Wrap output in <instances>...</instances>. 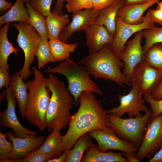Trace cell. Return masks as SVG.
<instances>
[{"label": "cell", "mask_w": 162, "mask_h": 162, "mask_svg": "<svg viewBox=\"0 0 162 162\" xmlns=\"http://www.w3.org/2000/svg\"><path fill=\"white\" fill-rule=\"evenodd\" d=\"M160 0H152L143 3L125 4L118 11L117 16L124 22L136 25L143 21V14L149 8L158 3Z\"/></svg>", "instance_id": "obj_18"}, {"label": "cell", "mask_w": 162, "mask_h": 162, "mask_svg": "<svg viewBox=\"0 0 162 162\" xmlns=\"http://www.w3.org/2000/svg\"><path fill=\"white\" fill-rule=\"evenodd\" d=\"M142 95L135 87L132 86L127 94L119 95V105L106 111V112L120 117L127 113L129 118H133L141 114V111L146 113L149 109L144 104L145 100Z\"/></svg>", "instance_id": "obj_13"}, {"label": "cell", "mask_w": 162, "mask_h": 162, "mask_svg": "<svg viewBox=\"0 0 162 162\" xmlns=\"http://www.w3.org/2000/svg\"><path fill=\"white\" fill-rule=\"evenodd\" d=\"M152 113L150 108L145 115L142 114L133 118H123L108 114L106 126L111 129L121 139L136 147L142 142L146 126L152 119Z\"/></svg>", "instance_id": "obj_6"}, {"label": "cell", "mask_w": 162, "mask_h": 162, "mask_svg": "<svg viewBox=\"0 0 162 162\" xmlns=\"http://www.w3.org/2000/svg\"><path fill=\"white\" fill-rule=\"evenodd\" d=\"M91 92H84L79 98V107L72 115L66 134L62 136L63 151L71 149L83 134L106 126L108 114Z\"/></svg>", "instance_id": "obj_1"}, {"label": "cell", "mask_w": 162, "mask_h": 162, "mask_svg": "<svg viewBox=\"0 0 162 162\" xmlns=\"http://www.w3.org/2000/svg\"><path fill=\"white\" fill-rule=\"evenodd\" d=\"M62 137L60 131L53 129L43 144L37 149L49 155L51 159L58 158L63 152L62 145Z\"/></svg>", "instance_id": "obj_22"}, {"label": "cell", "mask_w": 162, "mask_h": 162, "mask_svg": "<svg viewBox=\"0 0 162 162\" xmlns=\"http://www.w3.org/2000/svg\"><path fill=\"white\" fill-rule=\"evenodd\" d=\"M124 156L128 160V162H140V161L137 159L135 156L130 154L124 152L123 154Z\"/></svg>", "instance_id": "obj_45"}, {"label": "cell", "mask_w": 162, "mask_h": 162, "mask_svg": "<svg viewBox=\"0 0 162 162\" xmlns=\"http://www.w3.org/2000/svg\"><path fill=\"white\" fill-rule=\"evenodd\" d=\"M4 90L7 105L6 109L0 112L1 125L11 128L14 131V135L18 137L37 136L38 133L37 131L25 128L20 123L16 112L17 100L9 86L6 88Z\"/></svg>", "instance_id": "obj_11"}, {"label": "cell", "mask_w": 162, "mask_h": 162, "mask_svg": "<svg viewBox=\"0 0 162 162\" xmlns=\"http://www.w3.org/2000/svg\"><path fill=\"white\" fill-rule=\"evenodd\" d=\"M23 0H16L12 7L0 17V26L13 22L28 23L29 15Z\"/></svg>", "instance_id": "obj_26"}, {"label": "cell", "mask_w": 162, "mask_h": 162, "mask_svg": "<svg viewBox=\"0 0 162 162\" xmlns=\"http://www.w3.org/2000/svg\"><path fill=\"white\" fill-rule=\"evenodd\" d=\"M34 78L26 82L28 91L25 118L40 131L46 128V114L50 98L47 87V78L40 70L32 67Z\"/></svg>", "instance_id": "obj_4"}, {"label": "cell", "mask_w": 162, "mask_h": 162, "mask_svg": "<svg viewBox=\"0 0 162 162\" xmlns=\"http://www.w3.org/2000/svg\"><path fill=\"white\" fill-rule=\"evenodd\" d=\"M116 0H92L93 8L101 10L112 4Z\"/></svg>", "instance_id": "obj_39"}, {"label": "cell", "mask_w": 162, "mask_h": 162, "mask_svg": "<svg viewBox=\"0 0 162 162\" xmlns=\"http://www.w3.org/2000/svg\"><path fill=\"white\" fill-rule=\"evenodd\" d=\"M26 6L29 15L28 23L35 29L41 39L48 40L46 19L32 7L28 2L27 3Z\"/></svg>", "instance_id": "obj_28"}, {"label": "cell", "mask_w": 162, "mask_h": 162, "mask_svg": "<svg viewBox=\"0 0 162 162\" xmlns=\"http://www.w3.org/2000/svg\"><path fill=\"white\" fill-rule=\"evenodd\" d=\"M143 98L146 102L151 106L152 116V119H154L162 113V99L157 100L154 99L151 93L143 94Z\"/></svg>", "instance_id": "obj_35"}, {"label": "cell", "mask_w": 162, "mask_h": 162, "mask_svg": "<svg viewBox=\"0 0 162 162\" xmlns=\"http://www.w3.org/2000/svg\"><path fill=\"white\" fill-rule=\"evenodd\" d=\"M66 0H56L55 6L52 12L59 15L63 14V4Z\"/></svg>", "instance_id": "obj_41"}, {"label": "cell", "mask_w": 162, "mask_h": 162, "mask_svg": "<svg viewBox=\"0 0 162 162\" xmlns=\"http://www.w3.org/2000/svg\"><path fill=\"white\" fill-rule=\"evenodd\" d=\"M46 73H57L64 75L68 82V89L73 96L76 106L79 104V98L84 92H91L103 95V92L90 76L86 68L73 60L68 58L53 68L45 70Z\"/></svg>", "instance_id": "obj_5"}, {"label": "cell", "mask_w": 162, "mask_h": 162, "mask_svg": "<svg viewBox=\"0 0 162 162\" xmlns=\"http://www.w3.org/2000/svg\"><path fill=\"white\" fill-rule=\"evenodd\" d=\"M36 56L39 70L49 63L56 62L51 53L48 40L41 39L37 50Z\"/></svg>", "instance_id": "obj_29"}, {"label": "cell", "mask_w": 162, "mask_h": 162, "mask_svg": "<svg viewBox=\"0 0 162 162\" xmlns=\"http://www.w3.org/2000/svg\"><path fill=\"white\" fill-rule=\"evenodd\" d=\"M6 135L0 132V162L7 159L9 155L12 152L13 146L11 142L6 139Z\"/></svg>", "instance_id": "obj_36"}, {"label": "cell", "mask_w": 162, "mask_h": 162, "mask_svg": "<svg viewBox=\"0 0 162 162\" xmlns=\"http://www.w3.org/2000/svg\"><path fill=\"white\" fill-rule=\"evenodd\" d=\"M85 67L95 79L102 78L114 82L122 87L131 86L121 70L124 64L112 50L110 45L100 51L89 53L77 62Z\"/></svg>", "instance_id": "obj_3"}, {"label": "cell", "mask_w": 162, "mask_h": 162, "mask_svg": "<svg viewBox=\"0 0 162 162\" xmlns=\"http://www.w3.org/2000/svg\"><path fill=\"white\" fill-rule=\"evenodd\" d=\"M156 9L162 12V1L158 3V6Z\"/></svg>", "instance_id": "obj_47"}, {"label": "cell", "mask_w": 162, "mask_h": 162, "mask_svg": "<svg viewBox=\"0 0 162 162\" xmlns=\"http://www.w3.org/2000/svg\"><path fill=\"white\" fill-rule=\"evenodd\" d=\"M51 159L49 155L44 154L37 149L31 152L22 158L10 162H48Z\"/></svg>", "instance_id": "obj_33"}, {"label": "cell", "mask_w": 162, "mask_h": 162, "mask_svg": "<svg viewBox=\"0 0 162 162\" xmlns=\"http://www.w3.org/2000/svg\"><path fill=\"white\" fill-rule=\"evenodd\" d=\"M85 31L89 53L97 52L112 43L113 36L104 26L94 23Z\"/></svg>", "instance_id": "obj_17"}, {"label": "cell", "mask_w": 162, "mask_h": 162, "mask_svg": "<svg viewBox=\"0 0 162 162\" xmlns=\"http://www.w3.org/2000/svg\"><path fill=\"white\" fill-rule=\"evenodd\" d=\"M142 37V30L136 33L134 38L127 42L123 50L118 56L124 64L122 72L129 82L134 68L144 61L145 51L141 45Z\"/></svg>", "instance_id": "obj_12"}, {"label": "cell", "mask_w": 162, "mask_h": 162, "mask_svg": "<svg viewBox=\"0 0 162 162\" xmlns=\"http://www.w3.org/2000/svg\"><path fill=\"white\" fill-rule=\"evenodd\" d=\"M31 0H23L24 2L25 3H28Z\"/></svg>", "instance_id": "obj_48"}, {"label": "cell", "mask_w": 162, "mask_h": 162, "mask_svg": "<svg viewBox=\"0 0 162 162\" xmlns=\"http://www.w3.org/2000/svg\"><path fill=\"white\" fill-rule=\"evenodd\" d=\"M47 87L52 94L46 114V128L50 132L60 131L69 124L74 99L64 82L52 74L47 78Z\"/></svg>", "instance_id": "obj_2"}, {"label": "cell", "mask_w": 162, "mask_h": 162, "mask_svg": "<svg viewBox=\"0 0 162 162\" xmlns=\"http://www.w3.org/2000/svg\"><path fill=\"white\" fill-rule=\"evenodd\" d=\"M68 159V155L65 152L63 153L58 158L51 159L48 162H67Z\"/></svg>", "instance_id": "obj_44"}, {"label": "cell", "mask_w": 162, "mask_h": 162, "mask_svg": "<svg viewBox=\"0 0 162 162\" xmlns=\"http://www.w3.org/2000/svg\"><path fill=\"white\" fill-rule=\"evenodd\" d=\"M45 19L49 40L58 39L61 31L70 22L68 14L60 15L52 12Z\"/></svg>", "instance_id": "obj_23"}, {"label": "cell", "mask_w": 162, "mask_h": 162, "mask_svg": "<svg viewBox=\"0 0 162 162\" xmlns=\"http://www.w3.org/2000/svg\"><path fill=\"white\" fill-rule=\"evenodd\" d=\"M100 10L94 8L85 9L73 13L71 22L60 32L58 39L67 43L74 33L85 30L94 23Z\"/></svg>", "instance_id": "obj_15"}, {"label": "cell", "mask_w": 162, "mask_h": 162, "mask_svg": "<svg viewBox=\"0 0 162 162\" xmlns=\"http://www.w3.org/2000/svg\"><path fill=\"white\" fill-rule=\"evenodd\" d=\"M149 162H162V147L149 160Z\"/></svg>", "instance_id": "obj_43"}, {"label": "cell", "mask_w": 162, "mask_h": 162, "mask_svg": "<svg viewBox=\"0 0 162 162\" xmlns=\"http://www.w3.org/2000/svg\"><path fill=\"white\" fill-rule=\"evenodd\" d=\"M5 134L7 137L12 143L13 149L7 159L2 162H10L23 158L31 152L38 149L45 140L43 136L19 138L10 132Z\"/></svg>", "instance_id": "obj_16"}, {"label": "cell", "mask_w": 162, "mask_h": 162, "mask_svg": "<svg viewBox=\"0 0 162 162\" xmlns=\"http://www.w3.org/2000/svg\"><path fill=\"white\" fill-rule=\"evenodd\" d=\"M97 145L89 147L82 158V162H128L121 152L111 151L102 152L98 150Z\"/></svg>", "instance_id": "obj_21"}, {"label": "cell", "mask_w": 162, "mask_h": 162, "mask_svg": "<svg viewBox=\"0 0 162 162\" xmlns=\"http://www.w3.org/2000/svg\"><path fill=\"white\" fill-rule=\"evenodd\" d=\"M126 4L125 0H116L111 5L100 10L95 23L104 26L113 37L116 31V18L119 9Z\"/></svg>", "instance_id": "obj_20"}, {"label": "cell", "mask_w": 162, "mask_h": 162, "mask_svg": "<svg viewBox=\"0 0 162 162\" xmlns=\"http://www.w3.org/2000/svg\"><path fill=\"white\" fill-rule=\"evenodd\" d=\"M10 23L5 24L0 29V67L9 70L8 63L9 56L12 53L18 55L20 49L15 47L9 40L7 33Z\"/></svg>", "instance_id": "obj_24"}, {"label": "cell", "mask_w": 162, "mask_h": 162, "mask_svg": "<svg viewBox=\"0 0 162 162\" xmlns=\"http://www.w3.org/2000/svg\"><path fill=\"white\" fill-rule=\"evenodd\" d=\"M88 133L97 141L98 144L97 147L100 151L117 150L136 156L137 147L119 137L111 129L107 126L91 131Z\"/></svg>", "instance_id": "obj_10"}, {"label": "cell", "mask_w": 162, "mask_h": 162, "mask_svg": "<svg viewBox=\"0 0 162 162\" xmlns=\"http://www.w3.org/2000/svg\"><path fill=\"white\" fill-rule=\"evenodd\" d=\"M144 17L162 25V12L157 9H149Z\"/></svg>", "instance_id": "obj_37"}, {"label": "cell", "mask_w": 162, "mask_h": 162, "mask_svg": "<svg viewBox=\"0 0 162 162\" xmlns=\"http://www.w3.org/2000/svg\"><path fill=\"white\" fill-rule=\"evenodd\" d=\"M144 61L162 70V43L153 44L145 51Z\"/></svg>", "instance_id": "obj_30"}, {"label": "cell", "mask_w": 162, "mask_h": 162, "mask_svg": "<svg viewBox=\"0 0 162 162\" xmlns=\"http://www.w3.org/2000/svg\"><path fill=\"white\" fill-rule=\"evenodd\" d=\"M162 147V113L148 122L141 143L136 155L140 161L150 159Z\"/></svg>", "instance_id": "obj_9"}, {"label": "cell", "mask_w": 162, "mask_h": 162, "mask_svg": "<svg viewBox=\"0 0 162 162\" xmlns=\"http://www.w3.org/2000/svg\"><path fill=\"white\" fill-rule=\"evenodd\" d=\"M6 68L0 67V89L9 86L11 77Z\"/></svg>", "instance_id": "obj_38"}, {"label": "cell", "mask_w": 162, "mask_h": 162, "mask_svg": "<svg viewBox=\"0 0 162 162\" xmlns=\"http://www.w3.org/2000/svg\"><path fill=\"white\" fill-rule=\"evenodd\" d=\"M49 43L51 53L56 61H62L70 58V53L77 48L78 44H67L58 39L50 40Z\"/></svg>", "instance_id": "obj_27"}, {"label": "cell", "mask_w": 162, "mask_h": 162, "mask_svg": "<svg viewBox=\"0 0 162 162\" xmlns=\"http://www.w3.org/2000/svg\"><path fill=\"white\" fill-rule=\"evenodd\" d=\"M126 4L131 3H143L151 1L152 0H125Z\"/></svg>", "instance_id": "obj_46"}, {"label": "cell", "mask_w": 162, "mask_h": 162, "mask_svg": "<svg viewBox=\"0 0 162 162\" xmlns=\"http://www.w3.org/2000/svg\"><path fill=\"white\" fill-rule=\"evenodd\" d=\"M116 22V33L110 46L112 51L118 56L123 50L127 40L134 34L149 29L155 25L154 22L144 16L143 22L136 25L125 23L117 16Z\"/></svg>", "instance_id": "obj_14"}, {"label": "cell", "mask_w": 162, "mask_h": 162, "mask_svg": "<svg viewBox=\"0 0 162 162\" xmlns=\"http://www.w3.org/2000/svg\"><path fill=\"white\" fill-rule=\"evenodd\" d=\"M14 4L5 0H0V10L1 12L8 11L13 6Z\"/></svg>", "instance_id": "obj_42"}, {"label": "cell", "mask_w": 162, "mask_h": 162, "mask_svg": "<svg viewBox=\"0 0 162 162\" xmlns=\"http://www.w3.org/2000/svg\"><path fill=\"white\" fill-rule=\"evenodd\" d=\"M19 71L15 73L11 77L9 87L18 103L20 113L25 118L28 93L26 82H24Z\"/></svg>", "instance_id": "obj_19"}, {"label": "cell", "mask_w": 162, "mask_h": 162, "mask_svg": "<svg viewBox=\"0 0 162 162\" xmlns=\"http://www.w3.org/2000/svg\"><path fill=\"white\" fill-rule=\"evenodd\" d=\"M92 138L86 133L80 137L70 150H64L68 155L67 162H80L85 152L90 147L96 146L93 143Z\"/></svg>", "instance_id": "obj_25"}, {"label": "cell", "mask_w": 162, "mask_h": 162, "mask_svg": "<svg viewBox=\"0 0 162 162\" xmlns=\"http://www.w3.org/2000/svg\"><path fill=\"white\" fill-rule=\"evenodd\" d=\"M143 37L145 39V43L142 48L146 51L153 44L162 43V27L155 25L149 29L142 30Z\"/></svg>", "instance_id": "obj_31"}, {"label": "cell", "mask_w": 162, "mask_h": 162, "mask_svg": "<svg viewBox=\"0 0 162 162\" xmlns=\"http://www.w3.org/2000/svg\"><path fill=\"white\" fill-rule=\"evenodd\" d=\"M153 97L157 100L162 99V80L151 93Z\"/></svg>", "instance_id": "obj_40"}, {"label": "cell", "mask_w": 162, "mask_h": 162, "mask_svg": "<svg viewBox=\"0 0 162 162\" xmlns=\"http://www.w3.org/2000/svg\"><path fill=\"white\" fill-rule=\"evenodd\" d=\"M54 0H31L28 3L34 9L46 17L51 12L50 7Z\"/></svg>", "instance_id": "obj_34"}, {"label": "cell", "mask_w": 162, "mask_h": 162, "mask_svg": "<svg viewBox=\"0 0 162 162\" xmlns=\"http://www.w3.org/2000/svg\"><path fill=\"white\" fill-rule=\"evenodd\" d=\"M10 24L18 31L16 41L24 54V64L19 71L23 80H26L33 73L30 67L34 61L41 39L35 29L27 22H19Z\"/></svg>", "instance_id": "obj_7"}, {"label": "cell", "mask_w": 162, "mask_h": 162, "mask_svg": "<svg viewBox=\"0 0 162 162\" xmlns=\"http://www.w3.org/2000/svg\"><path fill=\"white\" fill-rule=\"evenodd\" d=\"M65 7L69 13L93 8L92 0H66Z\"/></svg>", "instance_id": "obj_32"}, {"label": "cell", "mask_w": 162, "mask_h": 162, "mask_svg": "<svg viewBox=\"0 0 162 162\" xmlns=\"http://www.w3.org/2000/svg\"><path fill=\"white\" fill-rule=\"evenodd\" d=\"M162 80V70L144 61L138 64L131 73L129 82L141 94L151 93Z\"/></svg>", "instance_id": "obj_8"}]
</instances>
